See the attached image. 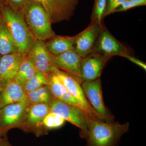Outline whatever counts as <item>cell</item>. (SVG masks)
<instances>
[{
  "instance_id": "cell-23",
  "label": "cell",
  "mask_w": 146,
  "mask_h": 146,
  "mask_svg": "<svg viewBox=\"0 0 146 146\" xmlns=\"http://www.w3.org/2000/svg\"><path fill=\"white\" fill-rule=\"evenodd\" d=\"M65 120L58 114L50 112L43 121V127L48 129H54L62 127Z\"/></svg>"
},
{
  "instance_id": "cell-28",
  "label": "cell",
  "mask_w": 146,
  "mask_h": 146,
  "mask_svg": "<svg viewBox=\"0 0 146 146\" xmlns=\"http://www.w3.org/2000/svg\"><path fill=\"white\" fill-rule=\"evenodd\" d=\"M125 58H127L128 60H130L131 62L135 63L136 65L141 67V68H143L144 70L146 71V64L145 62H143L142 60L137 59L136 58L133 57L131 56L130 55L126 56Z\"/></svg>"
},
{
  "instance_id": "cell-14",
  "label": "cell",
  "mask_w": 146,
  "mask_h": 146,
  "mask_svg": "<svg viewBox=\"0 0 146 146\" xmlns=\"http://www.w3.org/2000/svg\"><path fill=\"white\" fill-rule=\"evenodd\" d=\"M38 72L47 75L53 66L52 54L47 50L45 42L35 39L33 48L27 54Z\"/></svg>"
},
{
  "instance_id": "cell-30",
  "label": "cell",
  "mask_w": 146,
  "mask_h": 146,
  "mask_svg": "<svg viewBox=\"0 0 146 146\" xmlns=\"http://www.w3.org/2000/svg\"><path fill=\"white\" fill-rule=\"evenodd\" d=\"M0 146H12L7 139V138H2L0 141Z\"/></svg>"
},
{
  "instance_id": "cell-33",
  "label": "cell",
  "mask_w": 146,
  "mask_h": 146,
  "mask_svg": "<svg viewBox=\"0 0 146 146\" xmlns=\"http://www.w3.org/2000/svg\"><path fill=\"white\" fill-rule=\"evenodd\" d=\"M2 136H1V135H0V141L1 140V139H2Z\"/></svg>"
},
{
  "instance_id": "cell-2",
  "label": "cell",
  "mask_w": 146,
  "mask_h": 146,
  "mask_svg": "<svg viewBox=\"0 0 146 146\" xmlns=\"http://www.w3.org/2000/svg\"><path fill=\"white\" fill-rule=\"evenodd\" d=\"M2 18L19 52L26 56L33 48L36 39L27 25L23 11L13 10L5 2L2 8Z\"/></svg>"
},
{
  "instance_id": "cell-31",
  "label": "cell",
  "mask_w": 146,
  "mask_h": 146,
  "mask_svg": "<svg viewBox=\"0 0 146 146\" xmlns=\"http://www.w3.org/2000/svg\"><path fill=\"white\" fill-rule=\"evenodd\" d=\"M5 2L4 0H0V22L1 21L2 19V8L3 5Z\"/></svg>"
},
{
  "instance_id": "cell-6",
  "label": "cell",
  "mask_w": 146,
  "mask_h": 146,
  "mask_svg": "<svg viewBox=\"0 0 146 146\" xmlns=\"http://www.w3.org/2000/svg\"><path fill=\"white\" fill-rule=\"evenodd\" d=\"M51 72L54 73L62 82L65 88L76 99L80 107L89 117H97L103 119L89 104L86 99L81 84L72 76L53 66Z\"/></svg>"
},
{
  "instance_id": "cell-13",
  "label": "cell",
  "mask_w": 146,
  "mask_h": 146,
  "mask_svg": "<svg viewBox=\"0 0 146 146\" xmlns=\"http://www.w3.org/2000/svg\"><path fill=\"white\" fill-rule=\"evenodd\" d=\"M50 112L49 104H29L23 123H25L23 127L27 130L33 131L37 135H40L42 133L41 128L43 126V120Z\"/></svg>"
},
{
  "instance_id": "cell-29",
  "label": "cell",
  "mask_w": 146,
  "mask_h": 146,
  "mask_svg": "<svg viewBox=\"0 0 146 146\" xmlns=\"http://www.w3.org/2000/svg\"><path fill=\"white\" fill-rule=\"evenodd\" d=\"M130 1L136 4L138 7L146 5V0H130Z\"/></svg>"
},
{
  "instance_id": "cell-5",
  "label": "cell",
  "mask_w": 146,
  "mask_h": 146,
  "mask_svg": "<svg viewBox=\"0 0 146 146\" xmlns=\"http://www.w3.org/2000/svg\"><path fill=\"white\" fill-rule=\"evenodd\" d=\"M42 6L48 15L52 24L70 20L79 0H34Z\"/></svg>"
},
{
  "instance_id": "cell-32",
  "label": "cell",
  "mask_w": 146,
  "mask_h": 146,
  "mask_svg": "<svg viewBox=\"0 0 146 146\" xmlns=\"http://www.w3.org/2000/svg\"><path fill=\"white\" fill-rule=\"evenodd\" d=\"M4 87V86H3V84H2V83H1V82H0V94H1V92H2V91H3Z\"/></svg>"
},
{
  "instance_id": "cell-4",
  "label": "cell",
  "mask_w": 146,
  "mask_h": 146,
  "mask_svg": "<svg viewBox=\"0 0 146 146\" xmlns=\"http://www.w3.org/2000/svg\"><path fill=\"white\" fill-rule=\"evenodd\" d=\"M49 105L50 112L58 114L65 121L78 127L80 129V136L83 134L89 117L80 108L68 104L54 97Z\"/></svg>"
},
{
  "instance_id": "cell-12",
  "label": "cell",
  "mask_w": 146,
  "mask_h": 146,
  "mask_svg": "<svg viewBox=\"0 0 146 146\" xmlns=\"http://www.w3.org/2000/svg\"><path fill=\"white\" fill-rule=\"evenodd\" d=\"M82 58L75 49L58 55L52 54L53 65L61 70L72 76L81 84V64Z\"/></svg>"
},
{
  "instance_id": "cell-24",
  "label": "cell",
  "mask_w": 146,
  "mask_h": 146,
  "mask_svg": "<svg viewBox=\"0 0 146 146\" xmlns=\"http://www.w3.org/2000/svg\"><path fill=\"white\" fill-rule=\"evenodd\" d=\"M107 0H94V7L91 14V21L96 22L100 25L103 19L104 15Z\"/></svg>"
},
{
  "instance_id": "cell-25",
  "label": "cell",
  "mask_w": 146,
  "mask_h": 146,
  "mask_svg": "<svg viewBox=\"0 0 146 146\" xmlns=\"http://www.w3.org/2000/svg\"><path fill=\"white\" fill-rule=\"evenodd\" d=\"M126 0H107V5L104 15L103 18L114 13L115 8L123 2Z\"/></svg>"
},
{
  "instance_id": "cell-11",
  "label": "cell",
  "mask_w": 146,
  "mask_h": 146,
  "mask_svg": "<svg viewBox=\"0 0 146 146\" xmlns=\"http://www.w3.org/2000/svg\"><path fill=\"white\" fill-rule=\"evenodd\" d=\"M92 22L86 29L76 36L75 50L82 58L92 52L103 29L102 25L96 22Z\"/></svg>"
},
{
  "instance_id": "cell-19",
  "label": "cell",
  "mask_w": 146,
  "mask_h": 146,
  "mask_svg": "<svg viewBox=\"0 0 146 146\" xmlns=\"http://www.w3.org/2000/svg\"><path fill=\"white\" fill-rule=\"evenodd\" d=\"M37 72L34 64L27 54L22 60L18 73L13 80L23 86Z\"/></svg>"
},
{
  "instance_id": "cell-20",
  "label": "cell",
  "mask_w": 146,
  "mask_h": 146,
  "mask_svg": "<svg viewBox=\"0 0 146 146\" xmlns=\"http://www.w3.org/2000/svg\"><path fill=\"white\" fill-rule=\"evenodd\" d=\"M19 52L8 29L2 19L0 22V54L1 56Z\"/></svg>"
},
{
  "instance_id": "cell-10",
  "label": "cell",
  "mask_w": 146,
  "mask_h": 146,
  "mask_svg": "<svg viewBox=\"0 0 146 146\" xmlns=\"http://www.w3.org/2000/svg\"><path fill=\"white\" fill-rule=\"evenodd\" d=\"M110 57L100 54L91 53L83 58L80 71L82 83L100 78L106 63Z\"/></svg>"
},
{
  "instance_id": "cell-26",
  "label": "cell",
  "mask_w": 146,
  "mask_h": 146,
  "mask_svg": "<svg viewBox=\"0 0 146 146\" xmlns=\"http://www.w3.org/2000/svg\"><path fill=\"white\" fill-rule=\"evenodd\" d=\"M6 3L13 9L17 11H21L23 8L26 0H4Z\"/></svg>"
},
{
  "instance_id": "cell-22",
  "label": "cell",
  "mask_w": 146,
  "mask_h": 146,
  "mask_svg": "<svg viewBox=\"0 0 146 146\" xmlns=\"http://www.w3.org/2000/svg\"><path fill=\"white\" fill-rule=\"evenodd\" d=\"M48 85L47 75L37 72L23 86L25 93L36 90L45 85Z\"/></svg>"
},
{
  "instance_id": "cell-27",
  "label": "cell",
  "mask_w": 146,
  "mask_h": 146,
  "mask_svg": "<svg viewBox=\"0 0 146 146\" xmlns=\"http://www.w3.org/2000/svg\"><path fill=\"white\" fill-rule=\"evenodd\" d=\"M137 7H138V5H136V4L132 2L130 0H126L120 4L119 5L115 8L114 13L126 11Z\"/></svg>"
},
{
  "instance_id": "cell-1",
  "label": "cell",
  "mask_w": 146,
  "mask_h": 146,
  "mask_svg": "<svg viewBox=\"0 0 146 146\" xmlns=\"http://www.w3.org/2000/svg\"><path fill=\"white\" fill-rule=\"evenodd\" d=\"M129 126V122L122 124L97 117H89L86 130L80 137L86 141V146H118Z\"/></svg>"
},
{
  "instance_id": "cell-17",
  "label": "cell",
  "mask_w": 146,
  "mask_h": 146,
  "mask_svg": "<svg viewBox=\"0 0 146 146\" xmlns=\"http://www.w3.org/2000/svg\"><path fill=\"white\" fill-rule=\"evenodd\" d=\"M26 100L23 87L13 80L4 86L0 94V109L7 105Z\"/></svg>"
},
{
  "instance_id": "cell-18",
  "label": "cell",
  "mask_w": 146,
  "mask_h": 146,
  "mask_svg": "<svg viewBox=\"0 0 146 146\" xmlns=\"http://www.w3.org/2000/svg\"><path fill=\"white\" fill-rule=\"evenodd\" d=\"M76 35L73 36L56 35L45 42L48 51L53 55H58L75 49Z\"/></svg>"
},
{
  "instance_id": "cell-16",
  "label": "cell",
  "mask_w": 146,
  "mask_h": 146,
  "mask_svg": "<svg viewBox=\"0 0 146 146\" xmlns=\"http://www.w3.org/2000/svg\"><path fill=\"white\" fill-rule=\"evenodd\" d=\"M47 77L48 81V86L54 98L68 104L80 108L76 99L54 73L51 72L47 74Z\"/></svg>"
},
{
  "instance_id": "cell-7",
  "label": "cell",
  "mask_w": 146,
  "mask_h": 146,
  "mask_svg": "<svg viewBox=\"0 0 146 146\" xmlns=\"http://www.w3.org/2000/svg\"><path fill=\"white\" fill-rule=\"evenodd\" d=\"M81 85L86 99L94 110L105 121H114L115 117L105 105L100 78L84 81Z\"/></svg>"
},
{
  "instance_id": "cell-15",
  "label": "cell",
  "mask_w": 146,
  "mask_h": 146,
  "mask_svg": "<svg viewBox=\"0 0 146 146\" xmlns=\"http://www.w3.org/2000/svg\"><path fill=\"white\" fill-rule=\"evenodd\" d=\"M26 56L20 52L2 56L0 60V82L5 86L14 80Z\"/></svg>"
},
{
  "instance_id": "cell-8",
  "label": "cell",
  "mask_w": 146,
  "mask_h": 146,
  "mask_svg": "<svg viewBox=\"0 0 146 146\" xmlns=\"http://www.w3.org/2000/svg\"><path fill=\"white\" fill-rule=\"evenodd\" d=\"M27 101L7 105L0 109V135L3 136L9 129L22 126L25 120Z\"/></svg>"
},
{
  "instance_id": "cell-3",
  "label": "cell",
  "mask_w": 146,
  "mask_h": 146,
  "mask_svg": "<svg viewBox=\"0 0 146 146\" xmlns=\"http://www.w3.org/2000/svg\"><path fill=\"white\" fill-rule=\"evenodd\" d=\"M24 18L35 38L46 42L56 36L49 17L34 0H26L23 9Z\"/></svg>"
},
{
  "instance_id": "cell-9",
  "label": "cell",
  "mask_w": 146,
  "mask_h": 146,
  "mask_svg": "<svg viewBox=\"0 0 146 146\" xmlns=\"http://www.w3.org/2000/svg\"><path fill=\"white\" fill-rule=\"evenodd\" d=\"M91 53L100 54L110 57L117 55L125 57L130 55L127 48L106 29L102 30Z\"/></svg>"
},
{
  "instance_id": "cell-21",
  "label": "cell",
  "mask_w": 146,
  "mask_h": 146,
  "mask_svg": "<svg viewBox=\"0 0 146 146\" xmlns=\"http://www.w3.org/2000/svg\"><path fill=\"white\" fill-rule=\"evenodd\" d=\"M26 95L29 105L49 104L53 98L48 85L42 86L34 91L27 92Z\"/></svg>"
},
{
  "instance_id": "cell-34",
  "label": "cell",
  "mask_w": 146,
  "mask_h": 146,
  "mask_svg": "<svg viewBox=\"0 0 146 146\" xmlns=\"http://www.w3.org/2000/svg\"><path fill=\"white\" fill-rule=\"evenodd\" d=\"M1 54H0V60H1Z\"/></svg>"
}]
</instances>
